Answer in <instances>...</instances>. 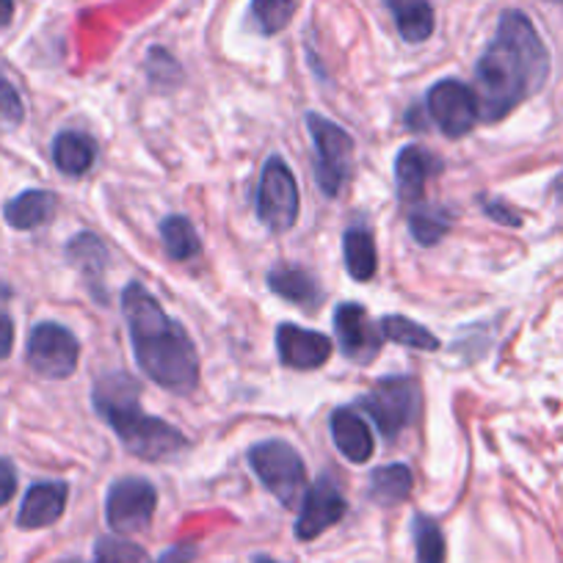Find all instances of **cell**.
Masks as SVG:
<instances>
[{
    "instance_id": "cell-1",
    "label": "cell",
    "mask_w": 563,
    "mask_h": 563,
    "mask_svg": "<svg viewBox=\"0 0 563 563\" xmlns=\"http://www.w3.org/2000/svg\"><path fill=\"white\" fill-rule=\"evenodd\" d=\"M550 75V53L530 18L517 9L500 14L495 40L481 53L475 67V100L481 122H500Z\"/></svg>"
},
{
    "instance_id": "cell-2",
    "label": "cell",
    "mask_w": 563,
    "mask_h": 563,
    "mask_svg": "<svg viewBox=\"0 0 563 563\" xmlns=\"http://www.w3.org/2000/svg\"><path fill=\"white\" fill-rule=\"evenodd\" d=\"M122 312L139 367L158 387L186 395L199 384V354L186 329L164 312L153 294L130 282L122 294Z\"/></svg>"
},
{
    "instance_id": "cell-3",
    "label": "cell",
    "mask_w": 563,
    "mask_h": 563,
    "mask_svg": "<svg viewBox=\"0 0 563 563\" xmlns=\"http://www.w3.org/2000/svg\"><path fill=\"white\" fill-rule=\"evenodd\" d=\"M139 382L130 373H111L95 384V409L117 431L124 451L144 462H166L186 451L188 440L180 429L161 417L144 415L139 404Z\"/></svg>"
},
{
    "instance_id": "cell-4",
    "label": "cell",
    "mask_w": 563,
    "mask_h": 563,
    "mask_svg": "<svg viewBox=\"0 0 563 563\" xmlns=\"http://www.w3.org/2000/svg\"><path fill=\"white\" fill-rule=\"evenodd\" d=\"M249 464L260 484L276 497L285 508H296L307 495V467L294 445L285 440H265L252 445Z\"/></svg>"
},
{
    "instance_id": "cell-5",
    "label": "cell",
    "mask_w": 563,
    "mask_h": 563,
    "mask_svg": "<svg viewBox=\"0 0 563 563\" xmlns=\"http://www.w3.org/2000/svg\"><path fill=\"white\" fill-rule=\"evenodd\" d=\"M307 128H310L312 141H316V180L318 188L329 199L343 191L351 169V153H354V139L332 119L321 113H307Z\"/></svg>"
},
{
    "instance_id": "cell-6",
    "label": "cell",
    "mask_w": 563,
    "mask_h": 563,
    "mask_svg": "<svg viewBox=\"0 0 563 563\" xmlns=\"http://www.w3.org/2000/svg\"><path fill=\"white\" fill-rule=\"evenodd\" d=\"M362 409L371 415L387 440L398 437L400 431L409 429L417 417L420 406V393H417L415 378L409 376H387L378 378L373 389L360 398Z\"/></svg>"
},
{
    "instance_id": "cell-7",
    "label": "cell",
    "mask_w": 563,
    "mask_h": 563,
    "mask_svg": "<svg viewBox=\"0 0 563 563\" xmlns=\"http://www.w3.org/2000/svg\"><path fill=\"white\" fill-rule=\"evenodd\" d=\"M257 216L265 230L285 232L299 219V183L288 161L271 155L257 186Z\"/></svg>"
},
{
    "instance_id": "cell-8",
    "label": "cell",
    "mask_w": 563,
    "mask_h": 563,
    "mask_svg": "<svg viewBox=\"0 0 563 563\" xmlns=\"http://www.w3.org/2000/svg\"><path fill=\"white\" fill-rule=\"evenodd\" d=\"M158 508V492L147 478L128 475L113 481L106 497V519L113 533H141L147 530Z\"/></svg>"
},
{
    "instance_id": "cell-9",
    "label": "cell",
    "mask_w": 563,
    "mask_h": 563,
    "mask_svg": "<svg viewBox=\"0 0 563 563\" xmlns=\"http://www.w3.org/2000/svg\"><path fill=\"white\" fill-rule=\"evenodd\" d=\"M80 360L78 338L62 323H36L25 349V362L42 378L73 376Z\"/></svg>"
},
{
    "instance_id": "cell-10",
    "label": "cell",
    "mask_w": 563,
    "mask_h": 563,
    "mask_svg": "<svg viewBox=\"0 0 563 563\" xmlns=\"http://www.w3.org/2000/svg\"><path fill=\"white\" fill-rule=\"evenodd\" d=\"M426 108H429L431 119H434L437 128L448 139H462L481 119L473 86L453 78H445L431 86L429 95H426Z\"/></svg>"
},
{
    "instance_id": "cell-11",
    "label": "cell",
    "mask_w": 563,
    "mask_h": 563,
    "mask_svg": "<svg viewBox=\"0 0 563 563\" xmlns=\"http://www.w3.org/2000/svg\"><path fill=\"white\" fill-rule=\"evenodd\" d=\"M349 511V503H345L343 492L338 489L332 478L321 475L316 484L307 489L305 500H301V514L296 519V539L299 541H312L329 530L332 525H338L340 519Z\"/></svg>"
},
{
    "instance_id": "cell-12",
    "label": "cell",
    "mask_w": 563,
    "mask_h": 563,
    "mask_svg": "<svg viewBox=\"0 0 563 563\" xmlns=\"http://www.w3.org/2000/svg\"><path fill=\"white\" fill-rule=\"evenodd\" d=\"M334 332H338L343 354L356 365H371L382 351V329L373 327L365 307L356 301H343L334 310Z\"/></svg>"
},
{
    "instance_id": "cell-13",
    "label": "cell",
    "mask_w": 563,
    "mask_h": 563,
    "mask_svg": "<svg viewBox=\"0 0 563 563\" xmlns=\"http://www.w3.org/2000/svg\"><path fill=\"white\" fill-rule=\"evenodd\" d=\"M332 340L321 332H310L296 323H279L276 329V354L285 367L294 371H318L332 356Z\"/></svg>"
},
{
    "instance_id": "cell-14",
    "label": "cell",
    "mask_w": 563,
    "mask_h": 563,
    "mask_svg": "<svg viewBox=\"0 0 563 563\" xmlns=\"http://www.w3.org/2000/svg\"><path fill=\"white\" fill-rule=\"evenodd\" d=\"M69 486L64 481H42L34 484L25 495L23 506H20L18 525L23 530H40L51 528L62 519L64 508H67Z\"/></svg>"
},
{
    "instance_id": "cell-15",
    "label": "cell",
    "mask_w": 563,
    "mask_h": 563,
    "mask_svg": "<svg viewBox=\"0 0 563 563\" xmlns=\"http://www.w3.org/2000/svg\"><path fill=\"white\" fill-rule=\"evenodd\" d=\"M440 158L429 153V150L409 144L395 158V186H398L400 202H420L426 194V183L440 172Z\"/></svg>"
},
{
    "instance_id": "cell-16",
    "label": "cell",
    "mask_w": 563,
    "mask_h": 563,
    "mask_svg": "<svg viewBox=\"0 0 563 563\" xmlns=\"http://www.w3.org/2000/svg\"><path fill=\"white\" fill-rule=\"evenodd\" d=\"M332 440L334 448L343 453L349 462L354 464H365L367 459L373 456L376 451V442H373L371 429H367V422L356 415L354 409H334L332 420Z\"/></svg>"
},
{
    "instance_id": "cell-17",
    "label": "cell",
    "mask_w": 563,
    "mask_h": 563,
    "mask_svg": "<svg viewBox=\"0 0 563 563\" xmlns=\"http://www.w3.org/2000/svg\"><path fill=\"white\" fill-rule=\"evenodd\" d=\"M95 141L89 135L78 133V130H64V133L53 139V164H56L62 175L84 177L95 166Z\"/></svg>"
},
{
    "instance_id": "cell-18",
    "label": "cell",
    "mask_w": 563,
    "mask_h": 563,
    "mask_svg": "<svg viewBox=\"0 0 563 563\" xmlns=\"http://www.w3.org/2000/svg\"><path fill=\"white\" fill-rule=\"evenodd\" d=\"M56 205V197L51 191L31 188V191H23L20 197L9 199L7 208H3V219L14 230H36V227L47 224L53 219Z\"/></svg>"
},
{
    "instance_id": "cell-19",
    "label": "cell",
    "mask_w": 563,
    "mask_h": 563,
    "mask_svg": "<svg viewBox=\"0 0 563 563\" xmlns=\"http://www.w3.org/2000/svg\"><path fill=\"white\" fill-rule=\"evenodd\" d=\"M389 12L398 25V34L409 45H420L434 34V9L429 0H389Z\"/></svg>"
},
{
    "instance_id": "cell-20",
    "label": "cell",
    "mask_w": 563,
    "mask_h": 563,
    "mask_svg": "<svg viewBox=\"0 0 563 563\" xmlns=\"http://www.w3.org/2000/svg\"><path fill=\"white\" fill-rule=\"evenodd\" d=\"M343 257L345 271L354 276L356 282H371L378 268V254L373 232L365 227H351L343 235Z\"/></svg>"
},
{
    "instance_id": "cell-21",
    "label": "cell",
    "mask_w": 563,
    "mask_h": 563,
    "mask_svg": "<svg viewBox=\"0 0 563 563\" xmlns=\"http://www.w3.org/2000/svg\"><path fill=\"white\" fill-rule=\"evenodd\" d=\"M268 288L285 301H294V305L301 307H316L323 299L316 279L301 268H285V265H279V268H274L268 274Z\"/></svg>"
},
{
    "instance_id": "cell-22",
    "label": "cell",
    "mask_w": 563,
    "mask_h": 563,
    "mask_svg": "<svg viewBox=\"0 0 563 563\" xmlns=\"http://www.w3.org/2000/svg\"><path fill=\"white\" fill-rule=\"evenodd\" d=\"M411 486V470L406 464H387L371 473V486H367V497L378 506H398V503L409 500Z\"/></svg>"
},
{
    "instance_id": "cell-23",
    "label": "cell",
    "mask_w": 563,
    "mask_h": 563,
    "mask_svg": "<svg viewBox=\"0 0 563 563\" xmlns=\"http://www.w3.org/2000/svg\"><path fill=\"white\" fill-rule=\"evenodd\" d=\"M161 241H164L166 254L177 263H186V260L197 257L202 243H199L197 230H194L191 221L186 216H166L161 221Z\"/></svg>"
},
{
    "instance_id": "cell-24",
    "label": "cell",
    "mask_w": 563,
    "mask_h": 563,
    "mask_svg": "<svg viewBox=\"0 0 563 563\" xmlns=\"http://www.w3.org/2000/svg\"><path fill=\"white\" fill-rule=\"evenodd\" d=\"M67 257L80 274L89 276L91 282H97L108 265V249L106 243L97 235H91V232H80V235H75L73 241L67 243Z\"/></svg>"
},
{
    "instance_id": "cell-25",
    "label": "cell",
    "mask_w": 563,
    "mask_h": 563,
    "mask_svg": "<svg viewBox=\"0 0 563 563\" xmlns=\"http://www.w3.org/2000/svg\"><path fill=\"white\" fill-rule=\"evenodd\" d=\"M382 334L393 343L406 345V349L415 351H437L440 349V340L437 334H431L429 329L422 327V323L409 321L404 316H387L382 321Z\"/></svg>"
},
{
    "instance_id": "cell-26",
    "label": "cell",
    "mask_w": 563,
    "mask_h": 563,
    "mask_svg": "<svg viewBox=\"0 0 563 563\" xmlns=\"http://www.w3.org/2000/svg\"><path fill=\"white\" fill-rule=\"evenodd\" d=\"M411 530H415L417 550L415 563H445V536H442V528L437 525V519L426 517V514H417L415 522H411Z\"/></svg>"
},
{
    "instance_id": "cell-27",
    "label": "cell",
    "mask_w": 563,
    "mask_h": 563,
    "mask_svg": "<svg viewBox=\"0 0 563 563\" xmlns=\"http://www.w3.org/2000/svg\"><path fill=\"white\" fill-rule=\"evenodd\" d=\"M451 213L440 208H420L411 210L409 216V232L420 246H434V243H440L448 235V230H451Z\"/></svg>"
},
{
    "instance_id": "cell-28",
    "label": "cell",
    "mask_w": 563,
    "mask_h": 563,
    "mask_svg": "<svg viewBox=\"0 0 563 563\" xmlns=\"http://www.w3.org/2000/svg\"><path fill=\"white\" fill-rule=\"evenodd\" d=\"M299 0H252V18L265 36H274L290 25Z\"/></svg>"
},
{
    "instance_id": "cell-29",
    "label": "cell",
    "mask_w": 563,
    "mask_h": 563,
    "mask_svg": "<svg viewBox=\"0 0 563 563\" xmlns=\"http://www.w3.org/2000/svg\"><path fill=\"white\" fill-rule=\"evenodd\" d=\"M95 563H150V555L133 541L102 536L95 544Z\"/></svg>"
},
{
    "instance_id": "cell-30",
    "label": "cell",
    "mask_w": 563,
    "mask_h": 563,
    "mask_svg": "<svg viewBox=\"0 0 563 563\" xmlns=\"http://www.w3.org/2000/svg\"><path fill=\"white\" fill-rule=\"evenodd\" d=\"M25 119L23 100H20L18 89L9 84L7 78H0V130L18 128Z\"/></svg>"
},
{
    "instance_id": "cell-31",
    "label": "cell",
    "mask_w": 563,
    "mask_h": 563,
    "mask_svg": "<svg viewBox=\"0 0 563 563\" xmlns=\"http://www.w3.org/2000/svg\"><path fill=\"white\" fill-rule=\"evenodd\" d=\"M14 492H18V473H14V464L9 462V459H0V508L12 500Z\"/></svg>"
},
{
    "instance_id": "cell-32",
    "label": "cell",
    "mask_w": 563,
    "mask_h": 563,
    "mask_svg": "<svg viewBox=\"0 0 563 563\" xmlns=\"http://www.w3.org/2000/svg\"><path fill=\"white\" fill-rule=\"evenodd\" d=\"M481 205H484L486 216H489L492 221H497V224H506V227H519L522 224V219H519L517 213H514L511 208H506L503 202H492V199H481Z\"/></svg>"
},
{
    "instance_id": "cell-33",
    "label": "cell",
    "mask_w": 563,
    "mask_h": 563,
    "mask_svg": "<svg viewBox=\"0 0 563 563\" xmlns=\"http://www.w3.org/2000/svg\"><path fill=\"white\" fill-rule=\"evenodd\" d=\"M194 558H197V547L177 544V547H172V550H166L155 563H194Z\"/></svg>"
},
{
    "instance_id": "cell-34",
    "label": "cell",
    "mask_w": 563,
    "mask_h": 563,
    "mask_svg": "<svg viewBox=\"0 0 563 563\" xmlns=\"http://www.w3.org/2000/svg\"><path fill=\"white\" fill-rule=\"evenodd\" d=\"M14 345V323L7 312H0V360H7L12 354Z\"/></svg>"
},
{
    "instance_id": "cell-35",
    "label": "cell",
    "mask_w": 563,
    "mask_h": 563,
    "mask_svg": "<svg viewBox=\"0 0 563 563\" xmlns=\"http://www.w3.org/2000/svg\"><path fill=\"white\" fill-rule=\"evenodd\" d=\"M14 18V0H0V29H7Z\"/></svg>"
},
{
    "instance_id": "cell-36",
    "label": "cell",
    "mask_w": 563,
    "mask_h": 563,
    "mask_svg": "<svg viewBox=\"0 0 563 563\" xmlns=\"http://www.w3.org/2000/svg\"><path fill=\"white\" fill-rule=\"evenodd\" d=\"M252 563H279V561H274V558H268V555H254Z\"/></svg>"
},
{
    "instance_id": "cell-37",
    "label": "cell",
    "mask_w": 563,
    "mask_h": 563,
    "mask_svg": "<svg viewBox=\"0 0 563 563\" xmlns=\"http://www.w3.org/2000/svg\"><path fill=\"white\" fill-rule=\"evenodd\" d=\"M555 194L563 199V175L555 180Z\"/></svg>"
},
{
    "instance_id": "cell-38",
    "label": "cell",
    "mask_w": 563,
    "mask_h": 563,
    "mask_svg": "<svg viewBox=\"0 0 563 563\" xmlns=\"http://www.w3.org/2000/svg\"><path fill=\"white\" fill-rule=\"evenodd\" d=\"M550 3H563V0H550Z\"/></svg>"
}]
</instances>
